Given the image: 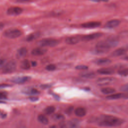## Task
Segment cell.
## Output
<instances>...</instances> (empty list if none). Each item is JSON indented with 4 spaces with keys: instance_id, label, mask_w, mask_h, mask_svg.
Wrapping results in <instances>:
<instances>
[{
    "instance_id": "obj_3",
    "label": "cell",
    "mask_w": 128,
    "mask_h": 128,
    "mask_svg": "<svg viewBox=\"0 0 128 128\" xmlns=\"http://www.w3.org/2000/svg\"><path fill=\"white\" fill-rule=\"evenodd\" d=\"M22 34V32L17 28H8L4 32V36L9 38H15L20 36Z\"/></svg>"
},
{
    "instance_id": "obj_22",
    "label": "cell",
    "mask_w": 128,
    "mask_h": 128,
    "mask_svg": "<svg viewBox=\"0 0 128 128\" xmlns=\"http://www.w3.org/2000/svg\"><path fill=\"white\" fill-rule=\"evenodd\" d=\"M100 90H101V92L104 94H114L116 92L115 89L112 88H110V87L102 88Z\"/></svg>"
},
{
    "instance_id": "obj_18",
    "label": "cell",
    "mask_w": 128,
    "mask_h": 128,
    "mask_svg": "<svg viewBox=\"0 0 128 128\" xmlns=\"http://www.w3.org/2000/svg\"><path fill=\"white\" fill-rule=\"evenodd\" d=\"M28 53V50L26 48L24 47L20 48L16 52V57L18 58H22L24 57Z\"/></svg>"
},
{
    "instance_id": "obj_5",
    "label": "cell",
    "mask_w": 128,
    "mask_h": 128,
    "mask_svg": "<svg viewBox=\"0 0 128 128\" xmlns=\"http://www.w3.org/2000/svg\"><path fill=\"white\" fill-rule=\"evenodd\" d=\"M16 68V63L14 60L6 62L2 68V72L4 74H10L14 72Z\"/></svg>"
},
{
    "instance_id": "obj_30",
    "label": "cell",
    "mask_w": 128,
    "mask_h": 128,
    "mask_svg": "<svg viewBox=\"0 0 128 128\" xmlns=\"http://www.w3.org/2000/svg\"><path fill=\"white\" fill-rule=\"evenodd\" d=\"M56 68V66L53 64H50L46 67V69L48 71H53L55 70Z\"/></svg>"
},
{
    "instance_id": "obj_38",
    "label": "cell",
    "mask_w": 128,
    "mask_h": 128,
    "mask_svg": "<svg viewBox=\"0 0 128 128\" xmlns=\"http://www.w3.org/2000/svg\"><path fill=\"white\" fill-rule=\"evenodd\" d=\"M92 1H93V2H108V1L109 0H90Z\"/></svg>"
},
{
    "instance_id": "obj_31",
    "label": "cell",
    "mask_w": 128,
    "mask_h": 128,
    "mask_svg": "<svg viewBox=\"0 0 128 128\" xmlns=\"http://www.w3.org/2000/svg\"><path fill=\"white\" fill-rule=\"evenodd\" d=\"M120 90L124 92H128V84L122 85L120 88Z\"/></svg>"
},
{
    "instance_id": "obj_15",
    "label": "cell",
    "mask_w": 128,
    "mask_h": 128,
    "mask_svg": "<svg viewBox=\"0 0 128 128\" xmlns=\"http://www.w3.org/2000/svg\"><path fill=\"white\" fill-rule=\"evenodd\" d=\"M112 62L111 60L108 58H100L94 60L95 64L98 66H106L110 64Z\"/></svg>"
},
{
    "instance_id": "obj_19",
    "label": "cell",
    "mask_w": 128,
    "mask_h": 128,
    "mask_svg": "<svg viewBox=\"0 0 128 128\" xmlns=\"http://www.w3.org/2000/svg\"><path fill=\"white\" fill-rule=\"evenodd\" d=\"M124 93H116V94H112L106 96V98L108 100H118L120 98H124Z\"/></svg>"
},
{
    "instance_id": "obj_39",
    "label": "cell",
    "mask_w": 128,
    "mask_h": 128,
    "mask_svg": "<svg viewBox=\"0 0 128 128\" xmlns=\"http://www.w3.org/2000/svg\"><path fill=\"white\" fill-rule=\"evenodd\" d=\"M30 0H17V2H25L30 1Z\"/></svg>"
},
{
    "instance_id": "obj_32",
    "label": "cell",
    "mask_w": 128,
    "mask_h": 128,
    "mask_svg": "<svg viewBox=\"0 0 128 128\" xmlns=\"http://www.w3.org/2000/svg\"><path fill=\"white\" fill-rule=\"evenodd\" d=\"M76 68L80 70H86L88 68V67L85 65H78L76 67Z\"/></svg>"
},
{
    "instance_id": "obj_2",
    "label": "cell",
    "mask_w": 128,
    "mask_h": 128,
    "mask_svg": "<svg viewBox=\"0 0 128 128\" xmlns=\"http://www.w3.org/2000/svg\"><path fill=\"white\" fill-rule=\"evenodd\" d=\"M118 42L117 37L110 36L104 40L98 42L96 45L95 52L99 54L106 52L110 48L116 46L118 44Z\"/></svg>"
},
{
    "instance_id": "obj_26",
    "label": "cell",
    "mask_w": 128,
    "mask_h": 128,
    "mask_svg": "<svg viewBox=\"0 0 128 128\" xmlns=\"http://www.w3.org/2000/svg\"><path fill=\"white\" fill-rule=\"evenodd\" d=\"M68 126L70 128H76L78 126L79 122L76 119L72 120L68 122Z\"/></svg>"
},
{
    "instance_id": "obj_10",
    "label": "cell",
    "mask_w": 128,
    "mask_h": 128,
    "mask_svg": "<svg viewBox=\"0 0 128 128\" xmlns=\"http://www.w3.org/2000/svg\"><path fill=\"white\" fill-rule=\"evenodd\" d=\"M101 23L99 22H89L84 23L82 24V26L86 28H94L100 26Z\"/></svg>"
},
{
    "instance_id": "obj_6",
    "label": "cell",
    "mask_w": 128,
    "mask_h": 128,
    "mask_svg": "<svg viewBox=\"0 0 128 128\" xmlns=\"http://www.w3.org/2000/svg\"><path fill=\"white\" fill-rule=\"evenodd\" d=\"M114 80V78L111 77H104L98 78L96 83L98 86H104L110 84Z\"/></svg>"
},
{
    "instance_id": "obj_29",
    "label": "cell",
    "mask_w": 128,
    "mask_h": 128,
    "mask_svg": "<svg viewBox=\"0 0 128 128\" xmlns=\"http://www.w3.org/2000/svg\"><path fill=\"white\" fill-rule=\"evenodd\" d=\"M118 74L121 76H128V68H123L118 71Z\"/></svg>"
},
{
    "instance_id": "obj_35",
    "label": "cell",
    "mask_w": 128,
    "mask_h": 128,
    "mask_svg": "<svg viewBox=\"0 0 128 128\" xmlns=\"http://www.w3.org/2000/svg\"><path fill=\"white\" fill-rule=\"evenodd\" d=\"M72 110H73V107L72 106H70V107H69L67 110H66V113H68V114H70L72 112Z\"/></svg>"
},
{
    "instance_id": "obj_13",
    "label": "cell",
    "mask_w": 128,
    "mask_h": 128,
    "mask_svg": "<svg viewBox=\"0 0 128 128\" xmlns=\"http://www.w3.org/2000/svg\"><path fill=\"white\" fill-rule=\"evenodd\" d=\"M82 40V38L78 36H70L66 39V42L68 44H75L79 42Z\"/></svg>"
},
{
    "instance_id": "obj_23",
    "label": "cell",
    "mask_w": 128,
    "mask_h": 128,
    "mask_svg": "<svg viewBox=\"0 0 128 128\" xmlns=\"http://www.w3.org/2000/svg\"><path fill=\"white\" fill-rule=\"evenodd\" d=\"M31 64L28 60H23L20 64V68L24 70H28L30 68Z\"/></svg>"
},
{
    "instance_id": "obj_37",
    "label": "cell",
    "mask_w": 128,
    "mask_h": 128,
    "mask_svg": "<svg viewBox=\"0 0 128 128\" xmlns=\"http://www.w3.org/2000/svg\"><path fill=\"white\" fill-rule=\"evenodd\" d=\"M0 116L2 118H5L6 116V114H4V112H0Z\"/></svg>"
},
{
    "instance_id": "obj_9",
    "label": "cell",
    "mask_w": 128,
    "mask_h": 128,
    "mask_svg": "<svg viewBox=\"0 0 128 128\" xmlns=\"http://www.w3.org/2000/svg\"><path fill=\"white\" fill-rule=\"evenodd\" d=\"M47 52V49L46 48L44 47L40 46L39 48H34L32 50V54L34 56H41Z\"/></svg>"
},
{
    "instance_id": "obj_21",
    "label": "cell",
    "mask_w": 128,
    "mask_h": 128,
    "mask_svg": "<svg viewBox=\"0 0 128 128\" xmlns=\"http://www.w3.org/2000/svg\"><path fill=\"white\" fill-rule=\"evenodd\" d=\"M96 74L92 72H83L80 74V76L84 78H93L96 76Z\"/></svg>"
},
{
    "instance_id": "obj_17",
    "label": "cell",
    "mask_w": 128,
    "mask_h": 128,
    "mask_svg": "<svg viewBox=\"0 0 128 128\" xmlns=\"http://www.w3.org/2000/svg\"><path fill=\"white\" fill-rule=\"evenodd\" d=\"M74 114L76 116L78 117H82L86 114V111L84 108L82 107H78L74 110Z\"/></svg>"
},
{
    "instance_id": "obj_25",
    "label": "cell",
    "mask_w": 128,
    "mask_h": 128,
    "mask_svg": "<svg viewBox=\"0 0 128 128\" xmlns=\"http://www.w3.org/2000/svg\"><path fill=\"white\" fill-rule=\"evenodd\" d=\"M52 118L55 121H61L62 122L65 118L64 116L60 114H56L52 116Z\"/></svg>"
},
{
    "instance_id": "obj_7",
    "label": "cell",
    "mask_w": 128,
    "mask_h": 128,
    "mask_svg": "<svg viewBox=\"0 0 128 128\" xmlns=\"http://www.w3.org/2000/svg\"><path fill=\"white\" fill-rule=\"evenodd\" d=\"M22 12V9L18 6H12L9 8L6 13L10 16H18Z\"/></svg>"
},
{
    "instance_id": "obj_20",
    "label": "cell",
    "mask_w": 128,
    "mask_h": 128,
    "mask_svg": "<svg viewBox=\"0 0 128 128\" xmlns=\"http://www.w3.org/2000/svg\"><path fill=\"white\" fill-rule=\"evenodd\" d=\"M40 36V32H34L27 36V37L26 38V40L28 42H31L38 38Z\"/></svg>"
},
{
    "instance_id": "obj_41",
    "label": "cell",
    "mask_w": 128,
    "mask_h": 128,
    "mask_svg": "<svg viewBox=\"0 0 128 128\" xmlns=\"http://www.w3.org/2000/svg\"><path fill=\"white\" fill-rule=\"evenodd\" d=\"M4 26V23L2 22H0V30L2 29Z\"/></svg>"
},
{
    "instance_id": "obj_43",
    "label": "cell",
    "mask_w": 128,
    "mask_h": 128,
    "mask_svg": "<svg viewBox=\"0 0 128 128\" xmlns=\"http://www.w3.org/2000/svg\"><path fill=\"white\" fill-rule=\"evenodd\" d=\"M31 64H32V66H36V62H31Z\"/></svg>"
},
{
    "instance_id": "obj_36",
    "label": "cell",
    "mask_w": 128,
    "mask_h": 128,
    "mask_svg": "<svg viewBox=\"0 0 128 128\" xmlns=\"http://www.w3.org/2000/svg\"><path fill=\"white\" fill-rule=\"evenodd\" d=\"M30 99L31 100H32V101H36L38 100V98L36 96H32L30 98Z\"/></svg>"
},
{
    "instance_id": "obj_4",
    "label": "cell",
    "mask_w": 128,
    "mask_h": 128,
    "mask_svg": "<svg viewBox=\"0 0 128 128\" xmlns=\"http://www.w3.org/2000/svg\"><path fill=\"white\" fill-rule=\"evenodd\" d=\"M58 40L52 38H46L41 40L38 42V44L40 46H54L58 44Z\"/></svg>"
},
{
    "instance_id": "obj_40",
    "label": "cell",
    "mask_w": 128,
    "mask_h": 128,
    "mask_svg": "<svg viewBox=\"0 0 128 128\" xmlns=\"http://www.w3.org/2000/svg\"><path fill=\"white\" fill-rule=\"evenodd\" d=\"M122 58L124 60H128V55H126V56H123Z\"/></svg>"
},
{
    "instance_id": "obj_12",
    "label": "cell",
    "mask_w": 128,
    "mask_h": 128,
    "mask_svg": "<svg viewBox=\"0 0 128 128\" xmlns=\"http://www.w3.org/2000/svg\"><path fill=\"white\" fill-rule=\"evenodd\" d=\"M120 22L118 20H110L108 21L105 24L104 27L108 28H113L118 26L120 24Z\"/></svg>"
},
{
    "instance_id": "obj_33",
    "label": "cell",
    "mask_w": 128,
    "mask_h": 128,
    "mask_svg": "<svg viewBox=\"0 0 128 128\" xmlns=\"http://www.w3.org/2000/svg\"><path fill=\"white\" fill-rule=\"evenodd\" d=\"M6 63V60L4 58H0V70L2 68Z\"/></svg>"
},
{
    "instance_id": "obj_8",
    "label": "cell",
    "mask_w": 128,
    "mask_h": 128,
    "mask_svg": "<svg viewBox=\"0 0 128 128\" xmlns=\"http://www.w3.org/2000/svg\"><path fill=\"white\" fill-rule=\"evenodd\" d=\"M102 33L96 32V33H93V34H89L88 35H86L82 37V40H83V41L92 40H94L102 36Z\"/></svg>"
},
{
    "instance_id": "obj_28",
    "label": "cell",
    "mask_w": 128,
    "mask_h": 128,
    "mask_svg": "<svg viewBox=\"0 0 128 128\" xmlns=\"http://www.w3.org/2000/svg\"><path fill=\"white\" fill-rule=\"evenodd\" d=\"M25 92L28 94H30V95H36L39 93L38 91L35 88H30V89L26 90Z\"/></svg>"
},
{
    "instance_id": "obj_11",
    "label": "cell",
    "mask_w": 128,
    "mask_h": 128,
    "mask_svg": "<svg viewBox=\"0 0 128 128\" xmlns=\"http://www.w3.org/2000/svg\"><path fill=\"white\" fill-rule=\"evenodd\" d=\"M30 79V78L26 76H16L10 80L12 82L15 84H23L27 82Z\"/></svg>"
},
{
    "instance_id": "obj_1",
    "label": "cell",
    "mask_w": 128,
    "mask_h": 128,
    "mask_svg": "<svg viewBox=\"0 0 128 128\" xmlns=\"http://www.w3.org/2000/svg\"><path fill=\"white\" fill-rule=\"evenodd\" d=\"M99 126L106 127L118 126L124 122L122 119L111 115H102L94 120Z\"/></svg>"
},
{
    "instance_id": "obj_16",
    "label": "cell",
    "mask_w": 128,
    "mask_h": 128,
    "mask_svg": "<svg viewBox=\"0 0 128 128\" xmlns=\"http://www.w3.org/2000/svg\"><path fill=\"white\" fill-rule=\"evenodd\" d=\"M98 72L100 74L110 75L114 73V70L112 68H102L98 70Z\"/></svg>"
},
{
    "instance_id": "obj_42",
    "label": "cell",
    "mask_w": 128,
    "mask_h": 128,
    "mask_svg": "<svg viewBox=\"0 0 128 128\" xmlns=\"http://www.w3.org/2000/svg\"><path fill=\"white\" fill-rule=\"evenodd\" d=\"M123 98H128V94H124Z\"/></svg>"
},
{
    "instance_id": "obj_34",
    "label": "cell",
    "mask_w": 128,
    "mask_h": 128,
    "mask_svg": "<svg viewBox=\"0 0 128 128\" xmlns=\"http://www.w3.org/2000/svg\"><path fill=\"white\" fill-rule=\"evenodd\" d=\"M6 98V94L4 92H0V100L4 99Z\"/></svg>"
},
{
    "instance_id": "obj_14",
    "label": "cell",
    "mask_w": 128,
    "mask_h": 128,
    "mask_svg": "<svg viewBox=\"0 0 128 128\" xmlns=\"http://www.w3.org/2000/svg\"><path fill=\"white\" fill-rule=\"evenodd\" d=\"M127 51V49L124 48H120L114 50L111 56L113 57L119 56H122L123 54H125Z\"/></svg>"
},
{
    "instance_id": "obj_27",
    "label": "cell",
    "mask_w": 128,
    "mask_h": 128,
    "mask_svg": "<svg viewBox=\"0 0 128 128\" xmlns=\"http://www.w3.org/2000/svg\"><path fill=\"white\" fill-rule=\"evenodd\" d=\"M55 111V108L54 106H47L44 110L45 114H53Z\"/></svg>"
},
{
    "instance_id": "obj_24",
    "label": "cell",
    "mask_w": 128,
    "mask_h": 128,
    "mask_svg": "<svg viewBox=\"0 0 128 128\" xmlns=\"http://www.w3.org/2000/svg\"><path fill=\"white\" fill-rule=\"evenodd\" d=\"M38 120L39 122L43 124H47L48 123V118L44 114H39L38 116Z\"/></svg>"
}]
</instances>
